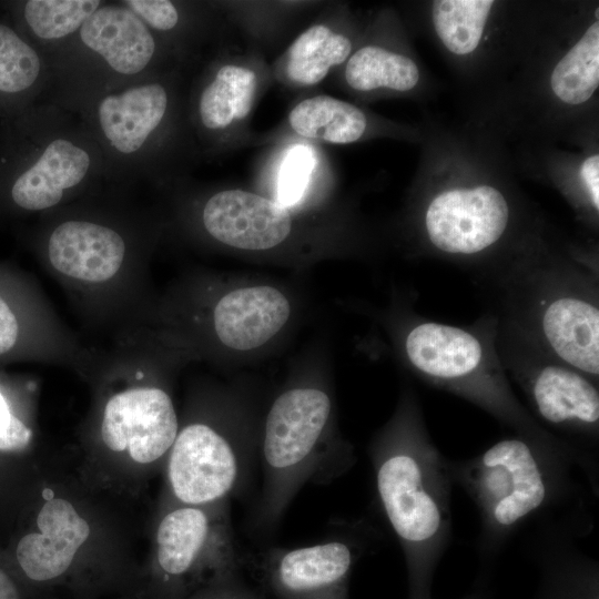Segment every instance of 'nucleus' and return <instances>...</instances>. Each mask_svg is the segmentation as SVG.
<instances>
[{"label": "nucleus", "mask_w": 599, "mask_h": 599, "mask_svg": "<svg viewBox=\"0 0 599 599\" xmlns=\"http://www.w3.org/2000/svg\"><path fill=\"white\" fill-rule=\"evenodd\" d=\"M201 223L214 241L244 252H267L294 232L291 210L258 193L230 187L215 191L201 209Z\"/></svg>", "instance_id": "obj_16"}, {"label": "nucleus", "mask_w": 599, "mask_h": 599, "mask_svg": "<svg viewBox=\"0 0 599 599\" xmlns=\"http://www.w3.org/2000/svg\"><path fill=\"white\" fill-rule=\"evenodd\" d=\"M493 313L551 356L599 380L598 271L545 253L499 256L478 271Z\"/></svg>", "instance_id": "obj_3"}, {"label": "nucleus", "mask_w": 599, "mask_h": 599, "mask_svg": "<svg viewBox=\"0 0 599 599\" xmlns=\"http://www.w3.org/2000/svg\"><path fill=\"white\" fill-rule=\"evenodd\" d=\"M121 2L145 23L182 68L211 28L212 19L204 6L171 0Z\"/></svg>", "instance_id": "obj_22"}, {"label": "nucleus", "mask_w": 599, "mask_h": 599, "mask_svg": "<svg viewBox=\"0 0 599 599\" xmlns=\"http://www.w3.org/2000/svg\"><path fill=\"white\" fill-rule=\"evenodd\" d=\"M598 84L599 23L596 21L555 65L550 88L561 102L577 105L587 102Z\"/></svg>", "instance_id": "obj_27"}, {"label": "nucleus", "mask_w": 599, "mask_h": 599, "mask_svg": "<svg viewBox=\"0 0 599 599\" xmlns=\"http://www.w3.org/2000/svg\"><path fill=\"white\" fill-rule=\"evenodd\" d=\"M227 501L214 510L184 505L169 511L156 531V559L164 579L182 578L201 564L219 576L242 573L243 558L233 542L226 512Z\"/></svg>", "instance_id": "obj_15"}, {"label": "nucleus", "mask_w": 599, "mask_h": 599, "mask_svg": "<svg viewBox=\"0 0 599 599\" xmlns=\"http://www.w3.org/2000/svg\"><path fill=\"white\" fill-rule=\"evenodd\" d=\"M489 583H483L475 581L473 590L467 593L463 599H494L491 592L488 589Z\"/></svg>", "instance_id": "obj_35"}, {"label": "nucleus", "mask_w": 599, "mask_h": 599, "mask_svg": "<svg viewBox=\"0 0 599 599\" xmlns=\"http://www.w3.org/2000/svg\"><path fill=\"white\" fill-rule=\"evenodd\" d=\"M353 51L352 38L327 17L293 40L272 67V75L288 89L313 88L345 64Z\"/></svg>", "instance_id": "obj_21"}, {"label": "nucleus", "mask_w": 599, "mask_h": 599, "mask_svg": "<svg viewBox=\"0 0 599 599\" xmlns=\"http://www.w3.org/2000/svg\"><path fill=\"white\" fill-rule=\"evenodd\" d=\"M580 177L585 185L591 207L599 211V156L587 158L580 167Z\"/></svg>", "instance_id": "obj_32"}, {"label": "nucleus", "mask_w": 599, "mask_h": 599, "mask_svg": "<svg viewBox=\"0 0 599 599\" xmlns=\"http://www.w3.org/2000/svg\"><path fill=\"white\" fill-rule=\"evenodd\" d=\"M272 78V70L256 54L222 52L214 57L186 93L197 152L212 155L244 141L251 114Z\"/></svg>", "instance_id": "obj_11"}, {"label": "nucleus", "mask_w": 599, "mask_h": 599, "mask_svg": "<svg viewBox=\"0 0 599 599\" xmlns=\"http://www.w3.org/2000/svg\"><path fill=\"white\" fill-rule=\"evenodd\" d=\"M29 150L10 187L26 211L50 210L99 177H110L104 159L80 119L54 102L39 108Z\"/></svg>", "instance_id": "obj_9"}, {"label": "nucleus", "mask_w": 599, "mask_h": 599, "mask_svg": "<svg viewBox=\"0 0 599 599\" xmlns=\"http://www.w3.org/2000/svg\"><path fill=\"white\" fill-rule=\"evenodd\" d=\"M43 54L55 88L52 102L64 109L98 92L180 67L121 1H104L75 34Z\"/></svg>", "instance_id": "obj_7"}, {"label": "nucleus", "mask_w": 599, "mask_h": 599, "mask_svg": "<svg viewBox=\"0 0 599 599\" xmlns=\"http://www.w3.org/2000/svg\"><path fill=\"white\" fill-rule=\"evenodd\" d=\"M374 540L375 529L365 520L346 522L324 541L263 550L248 568L272 599H348L353 570Z\"/></svg>", "instance_id": "obj_10"}, {"label": "nucleus", "mask_w": 599, "mask_h": 599, "mask_svg": "<svg viewBox=\"0 0 599 599\" xmlns=\"http://www.w3.org/2000/svg\"><path fill=\"white\" fill-rule=\"evenodd\" d=\"M317 170V159L307 145L290 149L280 166L277 201L291 209L303 201Z\"/></svg>", "instance_id": "obj_29"}, {"label": "nucleus", "mask_w": 599, "mask_h": 599, "mask_svg": "<svg viewBox=\"0 0 599 599\" xmlns=\"http://www.w3.org/2000/svg\"><path fill=\"white\" fill-rule=\"evenodd\" d=\"M19 334V325L16 315L9 305L0 296V355L10 351Z\"/></svg>", "instance_id": "obj_33"}, {"label": "nucleus", "mask_w": 599, "mask_h": 599, "mask_svg": "<svg viewBox=\"0 0 599 599\" xmlns=\"http://www.w3.org/2000/svg\"><path fill=\"white\" fill-rule=\"evenodd\" d=\"M101 0H29L22 3V19L29 34L42 52L75 34Z\"/></svg>", "instance_id": "obj_26"}, {"label": "nucleus", "mask_w": 599, "mask_h": 599, "mask_svg": "<svg viewBox=\"0 0 599 599\" xmlns=\"http://www.w3.org/2000/svg\"><path fill=\"white\" fill-rule=\"evenodd\" d=\"M345 84L355 92L379 90L407 92L419 81V70L410 58L378 44H365L352 52L344 64Z\"/></svg>", "instance_id": "obj_24"}, {"label": "nucleus", "mask_w": 599, "mask_h": 599, "mask_svg": "<svg viewBox=\"0 0 599 599\" xmlns=\"http://www.w3.org/2000/svg\"><path fill=\"white\" fill-rule=\"evenodd\" d=\"M291 304L283 292L270 285L235 288L221 297L213 312L219 341L233 351L264 346L287 323Z\"/></svg>", "instance_id": "obj_19"}, {"label": "nucleus", "mask_w": 599, "mask_h": 599, "mask_svg": "<svg viewBox=\"0 0 599 599\" xmlns=\"http://www.w3.org/2000/svg\"><path fill=\"white\" fill-rule=\"evenodd\" d=\"M181 69L98 92L65 109L90 133L110 177L183 174L196 154Z\"/></svg>", "instance_id": "obj_4"}, {"label": "nucleus", "mask_w": 599, "mask_h": 599, "mask_svg": "<svg viewBox=\"0 0 599 599\" xmlns=\"http://www.w3.org/2000/svg\"><path fill=\"white\" fill-rule=\"evenodd\" d=\"M32 432L11 414L0 390V450H21L30 443Z\"/></svg>", "instance_id": "obj_30"}, {"label": "nucleus", "mask_w": 599, "mask_h": 599, "mask_svg": "<svg viewBox=\"0 0 599 599\" xmlns=\"http://www.w3.org/2000/svg\"><path fill=\"white\" fill-rule=\"evenodd\" d=\"M286 126L302 139L349 144L365 135L368 119L353 103L327 94H315L293 105L286 118Z\"/></svg>", "instance_id": "obj_23"}, {"label": "nucleus", "mask_w": 599, "mask_h": 599, "mask_svg": "<svg viewBox=\"0 0 599 599\" xmlns=\"http://www.w3.org/2000/svg\"><path fill=\"white\" fill-rule=\"evenodd\" d=\"M0 599H19L18 591L8 578V576L0 570Z\"/></svg>", "instance_id": "obj_34"}, {"label": "nucleus", "mask_w": 599, "mask_h": 599, "mask_svg": "<svg viewBox=\"0 0 599 599\" xmlns=\"http://www.w3.org/2000/svg\"><path fill=\"white\" fill-rule=\"evenodd\" d=\"M167 477L173 496L184 505L227 501L244 490L254 463L247 440L205 423H192L170 449Z\"/></svg>", "instance_id": "obj_13"}, {"label": "nucleus", "mask_w": 599, "mask_h": 599, "mask_svg": "<svg viewBox=\"0 0 599 599\" xmlns=\"http://www.w3.org/2000/svg\"><path fill=\"white\" fill-rule=\"evenodd\" d=\"M448 468L454 485L478 511L475 581L484 583H489L501 554L519 532L588 502L590 493L575 476L576 470L582 474L575 453L516 433L474 457L448 458Z\"/></svg>", "instance_id": "obj_2"}, {"label": "nucleus", "mask_w": 599, "mask_h": 599, "mask_svg": "<svg viewBox=\"0 0 599 599\" xmlns=\"http://www.w3.org/2000/svg\"><path fill=\"white\" fill-rule=\"evenodd\" d=\"M179 433L171 397L160 388H132L105 405L101 435L108 448L129 450L140 464H151L169 451Z\"/></svg>", "instance_id": "obj_17"}, {"label": "nucleus", "mask_w": 599, "mask_h": 599, "mask_svg": "<svg viewBox=\"0 0 599 599\" xmlns=\"http://www.w3.org/2000/svg\"><path fill=\"white\" fill-rule=\"evenodd\" d=\"M37 524L40 532L28 534L19 541L17 559L29 578L44 581L70 567L90 535V526L72 504L62 498L47 500Z\"/></svg>", "instance_id": "obj_20"}, {"label": "nucleus", "mask_w": 599, "mask_h": 599, "mask_svg": "<svg viewBox=\"0 0 599 599\" xmlns=\"http://www.w3.org/2000/svg\"><path fill=\"white\" fill-rule=\"evenodd\" d=\"M596 17L598 18V8L596 9Z\"/></svg>", "instance_id": "obj_36"}, {"label": "nucleus", "mask_w": 599, "mask_h": 599, "mask_svg": "<svg viewBox=\"0 0 599 599\" xmlns=\"http://www.w3.org/2000/svg\"><path fill=\"white\" fill-rule=\"evenodd\" d=\"M497 348L508 378L524 393L530 415L573 448L599 479L598 382L498 319Z\"/></svg>", "instance_id": "obj_8"}, {"label": "nucleus", "mask_w": 599, "mask_h": 599, "mask_svg": "<svg viewBox=\"0 0 599 599\" xmlns=\"http://www.w3.org/2000/svg\"><path fill=\"white\" fill-rule=\"evenodd\" d=\"M369 457L379 510L404 555L408 599H432L435 571L451 539L454 481L413 392L370 444Z\"/></svg>", "instance_id": "obj_1"}, {"label": "nucleus", "mask_w": 599, "mask_h": 599, "mask_svg": "<svg viewBox=\"0 0 599 599\" xmlns=\"http://www.w3.org/2000/svg\"><path fill=\"white\" fill-rule=\"evenodd\" d=\"M412 316L402 351L425 384L466 399L516 434L573 451L539 425L515 395L498 353L493 313L467 326Z\"/></svg>", "instance_id": "obj_5"}, {"label": "nucleus", "mask_w": 599, "mask_h": 599, "mask_svg": "<svg viewBox=\"0 0 599 599\" xmlns=\"http://www.w3.org/2000/svg\"><path fill=\"white\" fill-rule=\"evenodd\" d=\"M43 52L11 27L0 23V94L30 97L51 87Z\"/></svg>", "instance_id": "obj_25"}, {"label": "nucleus", "mask_w": 599, "mask_h": 599, "mask_svg": "<svg viewBox=\"0 0 599 599\" xmlns=\"http://www.w3.org/2000/svg\"><path fill=\"white\" fill-rule=\"evenodd\" d=\"M126 242L114 227L84 219L57 224L48 237V256L60 273L100 283L116 274L126 254Z\"/></svg>", "instance_id": "obj_18"}, {"label": "nucleus", "mask_w": 599, "mask_h": 599, "mask_svg": "<svg viewBox=\"0 0 599 599\" xmlns=\"http://www.w3.org/2000/svg\"><path fill=\"white\" fill-rule=\"evenodd\" d=\"M593 528L588 502L525 531L524 549L538 571L532 599H599V565L580 546Z\"/></svg>", "instance_id": "obj_14"}, {"label": "nucleus", "mask_w": 599, "mask_h": 599, "mask_svg": "<svg viewBox=\"0 0 599 599\" xmlns=\"http://www.w3.org/2000/svg\"><path fill=\"white\" fill-rule=\"evenodd\" d=\"M489 0H438L433 4L436 34L450 52L465 55L479 45L493 8Z\"/></svg>", "instance_id": "obj_28"}, {"label": "nucleus", "mask_w": 599, "mask_h": 599, "mask_svg": "<svg viewBox=\"0 0 599 599\" xmlns=\"http://www.w3.org/2000/svg\"><path fill=\"white\" fill-rule=\"evenodd\" d=\"M329 394L312 385L293 386L272 403L262 433L263 484L252 526L258 534L276 528L306 484L326 485L356 463L349 443L332 432Z\"/></svg>", "instance_id": "obj_6"}, {"label": "nucleus", "mask_w": 599, "mask_h": 599, "mask_svg": "<svg viewBox=\"0 0 599 599\" xmlns=\"http://www.w3.org/2000/svg\"><path fill=\"white\" fill-rule=\"evenodd\" d=\"M205 599H272L256 586L248 585L241 575L215 582Z\"/></svg>", "instance_id": "obj_31"}, {"label": "nucleus", "mask_w": 599, "mask_h": 599, "mask_svg": "<svg viewBox=\"0 0 599 599\" xmlns=\"http://www.w3.org/2000/svg\"><path fill=\"white\" fill-rule=\"evenodd\" d=\"M510 221V204L496 186L450 187L426 203L424 241L435 255L484 268L494 261Z\"/></svg>", "instance_id": "obj_12"}]
</instances>
